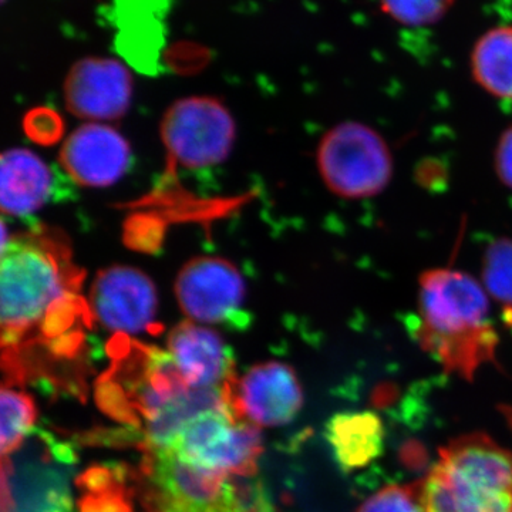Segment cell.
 <instances>
[{
  "label": "cell",
  "instance_id": "1",
  "mask_svg": "<svg viewBox=\"0 0 512 512\" xmlns=\"http://www.w3.org/2000/svg\"><path fill=\"white\" fill-rule=\"evenodd\" d=\"M488 296L478 279L460 269L431 268L419 276L413 338L447 372L466 380L495 363L500 338L488 319Z\"/></svg>",
  "mask_w": 512,
  "mask_h": 512
},
{
  "label": "cell",
  "instance_id": "2",
  "mask_svg": "<svg viewBox=\"0 0 512 512\" xmlns=\"http://www.w3.org/2000/svg\"><path fill=\"white\" fill-rule=\"evenodd\" d=\"M77 274L69 251L49 235L3 238L0 261V320L3 349L13 352L42 323L46 336L62 335L73 316L63 309L72 303Z\"/></svg>",
  "mask_w": 512,
  "mask_h": 512
},
{
  "label": "cell",
  "instance_id": "3",
  "mask_svg": "<svg viewBox=\"0 0 512 512\" xmlns=\"http://www.w3.org/2000/svg\"><path fill=\"white\" fill-rule=\"evenodd\" d=\"M421 483L424 512H512V451L485 434L460 437Z\"/></svg>",
  "mask_w": 512,
  "mask_h": 512
},
{
  "label": "cell",
  "instance_id": "4",
  "mask_svg": "<svg viewBox=\"0 0 512 512\" xmlns=\"http://www.w3.org/2000/svg\"><path fill=\"white\" fill-rule=\"evenodd\" d=\"M113 365L97 380L96 400L111 419L144 430L184 400L191 387L167 350L117 336Z\"/></svg>",
  "mask_w": 512,
  "mask_h": 512
},
{
  "label": "cell",
  "instance_id": "5",
  "mask_svg": "<svg viewBox=\"0 0 512 512\" xmlns=\"http://www.w3.org/2000/svg\"><path fill=\"white\" fill-rule=\"evenodd\" d=\"M146 512H272L255 477L191 466L170 451H144L137 478Z\"/></svg>",
  "mask_w": 512,
  "mask_h": 512
},
{
  "label": "cell",
  "instance_id": "6",
  "mask_svg": "<svg viewBox=\"0 0 512 512\" xmlns=\"http://www.w3.org/2000/svg\"><path fill=\"white\" fill-rule=\"evenodd\" d=\"M316 161L323 184L345 200L376 197L393 177L386 141L375 128L357 121L330 128L320 140Z\"/></svg>",
  "mask_w": 512,
  "mask_h": 512
},
{
  "label": "cell",
  "instance_id": "7",
  "mask_svg": "<svg viewBox=\"0 0 512 512\" xmlns=\"http://www.w3.org/2000/svg\"><path fill=\"white\" fill-rule=\"evenodd\" d=\"M73 454L42 434L3 457L2 512H73Z\"/></svg>",
  "mask_w": 512,
  "mask_h": 512
},
{
  "label": "cell",
  "instance_id": "8",
  "mask_svg": "<svg viewBox=\"0 0 512 512\" xmlns=\"http://www.w3.org/2000/svg\"><path fill=\"white\" fill-rule=\"evenodd\" d=\"M160 134L175 164L187 170H204L227 160L237 138V124L222 101L190 96L168 107Z\"/></svg>",
  "mask_w": 512,
  "mask_h": 512
},
{
  "label": "cell",
  "instance_id": "9",
  "mask_svg": "<svg viewBox=\"0 0 512 512\" xmlns=\"http://www.w3.org/2000/svg\"><path fill=\"white\" fill-rule=\"evenodd\" d=\"M167 451L204 470L254 477L262 454V436L258 427L232 413L208 412L190 421Z\"/></svg>",
  "mask_w": 512,
  "mask_h": 512
},
{
  "label": "cell",
  "instance_id": "10",
  "mask_svg": "<svg viewBox=\"0 0 512 512\" xmlns=\"http://www.w3.org/2000/svg\"><path fill=\"white\" fill-rule=\"evenodd\" d=\"M178 306L191 322L245 328L247 284L241 271L221 256L190 259L174 282Z\"/></svg>",
  "mask_w": 512,
  "mask_h": 512
},
{
  "label": "cell",
  "instance_id": "11",
  "mask_svg": "<svg viewBox=\"0 0 512 512\" xmlns=\"http://www.w3.org/2000/svg\"><path fill=\"white\" fill-rule=\"evenodd\" d=\"M89 308L92 318L117 336L151 332L158 313L156 284L134 266H107L94 278Z\"/></svg>",
  "mask_w": 512,
  "mask_h": 512
},
{
  "label": "cell",
  "instance_id": "12",
  "mask_svg": "<svg viewBox=\"0 0 512 512\" xmlns=\"http://www.w3.org/2000/svg\"><path fill=\"white\" fill-rule=\"evenodd\" d=\"M133 92L130 70L111 57L77 60L63 83L67 111L86 123L120 120L130 110Z\"/></svg>",
  "mask_w": 512,
  "mask_h": 512
},
{
  "label": "cell",
  "instance_id": "13",
  "mask_svg": "<svg viewBox=\"0 0 512 512\" xmlns=\"http://www.w3.org/2000/svg\"><path fill=\"white\" fill-rule=\"evenodd\" d=\"M303 404L302 386L291 366L266 362L251 367L231 387L232 412L254 426L291 423Z\"/></svg>",
  "mask_w": 512,
  "mask_h": 512
},
{
  "label": "cell",
  "instance_id": "14",
  "mask_svg": "<svg viewBox=\"0 0 512 512\" xmlns=\"http://www.w3.org/2000/svg\"><path fill=\"white\" fill-rule=\"evenodd\" d=\"M133 154L127 138L104 123H86L64 140L59 164L72 183L106 188L119 183L130 168Z\"/></svg>",
  "mask_w": 512,
  "mask_h": 512
},
{
  "label": "cell",
  "instance_id": "15",
  "mask_svg": "<svg viewBox=\"0 0 512 512\" xmlns=\"http://www.w3.org/2000/svg\"><path fill=\"white\" fill-rule=\"evenodd\" d=\"M167 352L191 389H227L237 380L234 353L208 326L178 323L168 333Z\"/></svg>",
  "mask_w": 512,
  "mask_h": 512
},
{
  "label": "cell",
  "instance_id": "16",
  "mask_svg": "<svg viewBox=\"0 0 512 512\" xmlns=\"http://www.w3.org/2000/svg\"><path fill=\"white\" fill-rule=\"evenodd\" d=\"M57 195V173L28 148H9L0 158V207L5 217L26 218Z\"/></svg>",
  "mask_w": 512,
  "mask_h": 512
},
{
  "label": "cell",
  "instance_id": "17",
  "mask_svg": "<svg viewBox=\"0 0 512 512\" xmlns=\"http://www.w3.org/2000/svg\"><path fill=\"white\" fill-rule=\"evenodd\" d=\"M326 439L339 466L345 471L357 470L382 454L383 424L372 412L336 414L326 424Z\"/></svg>",
  "mask_w": 512,
  "mask_h": 512
},
{
  "label": "cell",
  "instance_id": "18",
  "mask_svg": "<svg viewBox=\"0 0 512 512\" xmlns=\"http://www.w3.org/2000/svg\"><path fill=\"white\" fill-rule=\"evenodd\" d=\"M471 74L478 86L501 100H512V25L483 33L471 50Z\"/></svg>",
  "mask_w": 512,
  "mask_h": 512
},
{
  "label": "cell",
  "instance_id": "19",
  "mask_svg": "<svg viewBox=\"0 0 512 512\" xmlns=\"http://www.w3.org/2000/svg\"><path fill=\"white\" fill-rule=\"evenodd\" d=\"M82 512H131L126 471L119 467H93L79 481Z\"/></svg>",
  "mask_w": 512,
  "mask_h": 512
},
{
  "label": "cell",
  "instance_id": "20",
  "mask_svg": "<svg viewBox=\"0 0 512 512\" xmlns=\"http://www.w3.org/2000/svg\"><path fill=\"white\" fill-rule=\"evenodd\" d=\"M2 457L15 453L23 446L26 436L36 420V407L32 397L20 390L3 386L2 396Z\"/></svg>",
  "mask_w": 512,
  "mask_h": 512
},
{
  "label": "cell",
  "instance_id": "21",
  "mask_svg": "<svg viewBox=\"0 0 512 512\" xmlns=\"http://www.w3.org/2000/svg\"><path fill=\"white\" fill-rule=\"evenodd\" d=\"M481 284L491 298L512 316V239L498 238L488 245L483 256Z\"/></svg>",
  "mask_w": 512,
  "mask_h": 512
},
{
  "label": "cell",
  "instance_id": "22",
  "mask_svg": "<svg viewBox=\"0 0 512 512\" xmlns=\"http://www.w3.org/2000/svg\"><path fill=\"white\" fill-rule=\"evenodd\" d=\"M456 0H379L384 15L407 28L436 25Z\"/></svg>",
  "mask_w": 512,
  "mask_h": 512
},
{
  "label": "cell",
  "instance_id": "23",
  "mask_svg": "<svg viewBox=\"0 0 512 512\" xmlns=\"http://www.w3.org/2000/svg\"><path fill=\"white\" fill-rule=\"evenodd\" d=\"M357 512H424L423 483L383 488Z\"/></svg>",
  "mask_w": 512,
  "mask_h": 512
},
{
  "label": "cell",
  "instance_id": "24",
  "mask_svg": "<svg viewBox=\"0 0 512 512\" xmlns=\"http://www.w3.org/2000/svg\"><path fill=\"white\" fill-rule=\"evenodd\" d=\"M25 128L32 140L40 144H53L62 137L63 121L53 110L40 107L30 111Z\"/></svg>",
  "mask_w": 512,
  "mask_h": 512
},
{
  "label": "cell",
  "instance_id": "25",
  "mask_svg": "<svg viewBox=\"0 0 512 512\" xmlns=\"http://www.w3.org/2000/svg\"><path fill=\"white\" fill-rule=\"evenodd\" d=\"M495 173L505 187L512 190V126L504 130L495 147Z\"/></svg>",
  "mask_w": 512,
  "mask_h": 512
},
{
  "label": "cell",
  "instance_id": "26",
  "mask_svg": "<svg viewBox=\"0 0 512 512\" xmlns=\"http://www.w3.org/2000/svg\"><path fill=\"white\" fill-rule=\"evenodd\" d=\"M6 2H8V0H2V3H6Z\"/></svg>",
  "mask_w": 512,
  "mask_h": 512
}]
</instances>
